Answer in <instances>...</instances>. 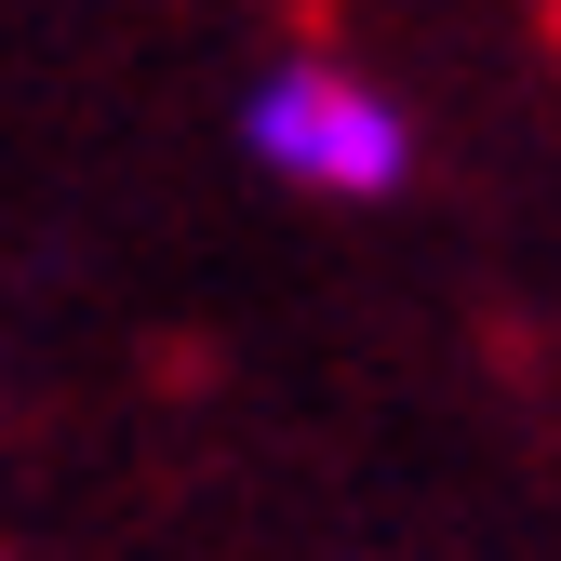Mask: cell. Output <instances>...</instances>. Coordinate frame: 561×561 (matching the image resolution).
<instances>
[{
	"label": "cell",
	"mask_w": 561,
	"mask_h": 561,
	"mask_svg": "<svg viewBox=\"0 0 561 561\" xmlns=\"http://www.w3.org/2000/svg\"><path fill=\"white\" fill-rule=\"evenodd\" d=\"M241 148H254L280 187H308V201H388V187L414 174V121H401V94L362 81V67L280 54L267 81L241 94Z\"/></svg>",
	"instance_id": "obj_1"
}]
</instances>
